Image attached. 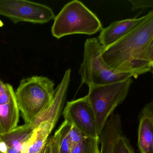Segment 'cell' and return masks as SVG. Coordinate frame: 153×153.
<instances>
[{
  "label": "cell",
  "mask_w": 153,
  "mask_h": 153,
  "mask_svg": "<svg viewBox=\"0 0 153 153\" xmlns=\"http://www.w3.org/2000/svg\"><path fill=\"white\" fill-rule=\"evenodd\" d=\"M149 104L150 105V107H151V109H152L153 114V100L152 102H149Z\"/></svg>",
  "instance_id": "obj_20"
},
{
  "label": "cell",
  "mask_w": 153,
  "mask_h": 153,
  "mask_svg": "<svg viewBox=\"0 0 153 153\" xmlns=\"http://www.w3.org/2000/svg\"><path fill=\"white\" fill-rule=\"evenodd\" d=\"M100 137L86 136L82 143L74 147L71 153H100Z\"/></svg>",
  "instance_id": "obj_13"
},
{
  "label": "cell",
  "mask_w": 153,
  "mask_h": 153,
  "mask_svg": "<svg viewBox=\"0 0 153 153\" xmlns=\"http://www.w3.org/2000/svg\"><path fill=\"white\" fill-rule=\"evenodd\" d=\"M54 19L51 31L53 36L58 39L72 34L94 35L102 29L95 14L77 0L65 4Z\"/></svg>",
  "instance_id": "obj_4"
},
{
  "label": "cell",
  "mask_w": 153,
  "mask_h": 153,
  "mask_svg": "<svg viewBox=\"0 0 153 153\" xmlns=\"http://www.w3.org/2000/svg\"><path fill=\"white\" fill-rule=\"evenodd\" d=\"M144 17V16L112 22L109 26L101 31L98 38L99 43L104 48L110 46L126 36Z\"/></svg>",
  "instance_id": "obj_11"
},
{
  "label": "cell",
  "mask_w": 153,
  "mask_h": 153,
  "mask_svg": "<svg viewBox=\"0 0 153 153\" xmlns=\"http://www.w3.org/2000/svg\"><path fill=\"white\" fill-rule=\"evenodd\" d=\"M128 1L132 4L133 11L153 7V0H129Z\"/></svg>",
  "instance_id": "obj_18"
},
{
  "label": "cell",
  "mask_w": 153,
  "mask_h": 153,
  "mask_svg": "<svg viewBox=\"0 0 153 153\" xmlns=\"http://www.w3.org/2000/svg\"><path fill=\"white\" fill-rule=\"evenodd\" d=\"M137 145L140 153H153V114L149 103L139 115Z\"/></svg>",
  "instance_id": "obj_12"
},
{
  "label": "cell",
  "mask_w": 153,
  "mask_h": 153,
  "mask_svg": "<svg viewBox=\"0 0 153 153\" xmlns=\"http://www.w3.org/2000/svg\"><path fill=\"white\" fill-rule=\"evenodd\" d=\"M71 125L65 120L59 127L60 133L59 141V152L60 153H71L74 147L68 136V133Z\"/></svg>",
  "instance_id": "obj_14"
},
{
  "label": "cell",
  "mask_w": 153,
  "mask_h": 153,
  "mask_svg": "<svg viewBox=\"0 0 153 153\" xmlns=\"http://www.w3.org/2000/svg\"><path fill=\"white\" fill-rule=\"evenodd\" d=\"M151 72H152V74L153 77V66L152 67V70H151Z\"/></svg>",
  "instance_id": "obj_21"
},
{
  "label": "cell",
  "mask_w": 153,
  "mask_h": 153,
  "mask_svg": "<svg viewBox=\"0 0 153 153\" xmlns=\"http://www.w3.org/2000/svg\"><path fill=\"white\" fill-rule=\"evenodd\" d=\"M0 15L15 23L24 22L44 24L55 18L50 7L25 0H0Z\"/></svg>",
  "instance_id": "obj_6"
},
{
  "label": "cell",
  "mask_w": 153,
  "mask_h": 153,
  "mask_svg": "<svg viewBox=\"0 0 153 153\" xmlns=\"http://www.w3.org/2000/svg\"><path fill=\"white\" fill-rule=\"evenodd\" d=\"M0 153H3L1 152H0Z\"/></svg>",
  "instance_id": "obj_23"
},
{
  "label": "cell",
  "mask_w": 153,
  "mask_h": 153,
  "mask_svg": "<svg viewBox=\"0 0 153 153\" xmlns=\"http://www.w3.org/2000/svg\"><path fill=\"white\" fill-rule=\"evenodd\" d=\"M41 119L31 136L23 145L22 153H39L45 149L49 135L58 119L43 115Z\"/></svg>",
  "instance_id": "obj_10"
},
{
  "label": "cell",
  "mask_w": 153,
  "mask_h": 153,
  "mask_svg": "<svg viewBox=\"0 0 153 153\" xmlns=\"http://www.w3.org/2000/svg\"><path fill=\"white\" fill-rule=\"evenodd\" d=\"M60 133L57 129L53 135L49 137L46 146L44 153H60L59 152V141Z\"/></svg>",
  "instance_id": "obj_16"
},
{
  "label": "cell",
  "mask_w": 153,
  "mask_h": 153,
  "mask_svg": "<svg viewBox=\"0 0 153 153\" xmlns=\"http://www.w3.org/2000/svg\"><path fill=\"white\" fill-rule=\"evenodd\" d=\"M1 139H0V144H1Z\"/></svg>",
  "instance_id": "obj_22"
},
{
  "label": "cell",
  "mask_w": 153,
  "mask_h": 153,
  "mask_svg": "<svg viewBox=\"0 0 153 153\" xmlns=\"http://www.w3.org/2000/svg\"><path fill=\"white\" fill-rule=\"evenodd\" d=\"M146 58L152 68L153 66V37L146 50Z\"/></svg>",
  "instance_id": "obj_19"
},
{
  "label": "cell",
  "mask_w": 153,
  "mask_h": 153,
  "mask_svg": "<svg viewBox=\"0 0 153 153\" xmlns=\"http://www.w3.org/2000/svg\"><path fill=\"white\" fill-rule=\"evenodd\" d=\"M39 124V121L35 119L31 123L18 126L8 133L0 134V152L3 153H22L23 145Z\"/></svg>",
  "instance_id": "obj_9"
},
{
  "label": "cell",
  "mask_w": 153,
  "mask_h": 153,
  "mask_svg": "<svg viewBox=\"0 0 153 153\" xmlns=\"http://www.w3.org/2000/svg\"><path fill=\"white\" fill-rule=\"evenodd\" d=\"M113 153H136L129 140L122 134L119 137L114 146Z\"/></svg>",
  "instance_id": "obj_15"
},
{
  "label": "cell",
  "mask_w": 153,
  "mask_h": 153,
  "mask_svg": "<svg viewBox=\"0 0 153 153\" xmlns=\"http://www.w3.org/2000/svg\"><path fill=\"white\" fill-rule=\"evenodd\" d=\"M19 110L13 86L0 79V134L18 126Z\"/></svg>",
  "instance_id": "obj_8"
},
{
  "label": "cell",
  "mask_w": 153,
  "mask_h": 153,
  "mask_svg": "<svg viewBox=\"0 0 153 153\" xmlns=\"http://www.w3.org/2000/svg\"><path fill=\"white\" fill-rule=\"evenodd\" d=\"M68 136L71 142L74 146L82 143L87 136L74 125L71 126Z\"/></svg>",
  "instance_id": "obj_17"
},
{
  "label": "cell",
  "mask_w": 153,
  "mask_h": 153,
  "mask_svg": "<svg viewBox=\"0 0 153 153\" xmlns=\"http://www.w3.org/2000/svg\"><path fill=\"white\" fill-rule=\"evenodd\" d=\"M133 82L130 78L118 82L89 87L86 96L95 115L99 136L116 108L125 100Z\"/></svg>",
  "instance_id": "obj_5"
},
{
  "label": "cell",
  "mask_w": 153,
  "mask_h": 153,
  "mask_svg": "<svg viewBox=\"0 0 153 153\" xmlns=\"http://www.w3.org/2000/svg\"><path fill=\"white\" fill-rule=\"evenodd\" d=\"M153 37V9L126 36L104 48L102 57L111 68L137 77L151 71L146 50Z\"/></svg>",
  "instance_id": "obj_1"
},
{
  "label": "cell",
  "mask_w": 153,
  "mask_h": 153,
  "mask_svg": "<svg viewBox=\"0 0 153 153\" xmlns=\"http://www.w3.org/2000/svg\"><path fill=\"white\" fill-rule=\"evenodd\" d=\"M104 49L98 39L86 40L84 44L83 60L78 71L82 84H85L89 87L106 85L135 77L133 73L110 67L102 57Z\"/></svg>",
  "instance_id": "obj_3"
},
{
  "label": "cell",
  "mask_w": 153,
  "mask_h": 153,
  "mask_svg": "<svg viewBox=\"0 0 153 153\" xmlns=\"http://www.w3.org/2000/svg\"><path fill=\"white\" fill-rule=\"evenodd\" d=\"M54 83L45 76H34L22 80L15 91L19 110L25 124L35 120L51 104Z\"/></svg>",
  "instance_id": "obj_2"
},
{
  "label": "cell",
  "mask_w": 153,
  "mask_h": 153,
  "mask_svg": "<svg viewBox=\"0 0 153 153\" xmlns=\"http://www.w3.org/2000/svg\"><path fill=\"white\" fill-rule=\"evenodd\" d=\"M65 120L76 126L84 134L99 137L95 115L87 96L68 102L63 112Z\"/></svg>",
  "instance_id": "obj_7"
}]
</instances>
